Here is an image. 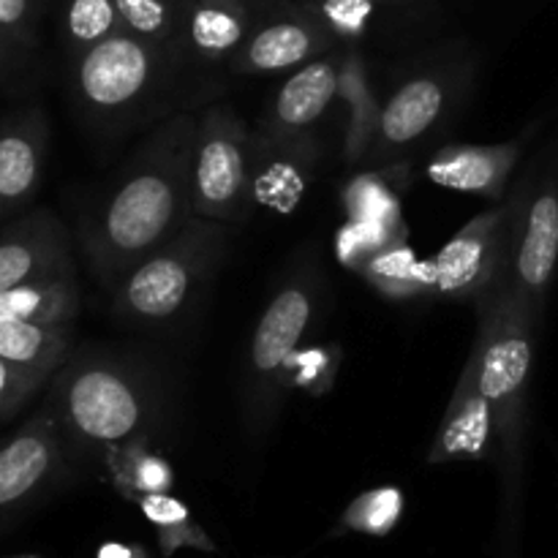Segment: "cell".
Here are the masks:
<instances>
[{"mask_svg": "<svg viewBox=\"0 0 558 558\" xmlns=\"http://www.w3.org/2000/svg\"><path fill=\"white\" fill-rule=\"evenodd\" d=\"M196 123L191 114H174L158 125L114 183L82 213L80 243L87 267L109 292L194 218L191 153Z\"/></svg>", "mask_w": 558, "mask_h": 558, "instance_id": "6da1fadb", "label": "cell"}, {"mask_svg": "<svg viewBox=\"0 0 558 558\" xmlns=\"http://www.w3.org/2000/svg\"><path fill=\"white\" fill-rule=\"evenodd\" d=\"M71 450L107 461L109 452L150 439L161 417V381L142 360L87 347L69 354L49 392Z\"/></svg>", "mask_w": 558, "mask_h": 558, "instance_id": "7a4b0ae2", "label": "cell"}, {"mask_svg": "<svg viewBox=\"0 0 558 558\" xmlns=\"http://www.w3.org/2000/svg\"><path fill=\"white\" fill-rule=\"evenodd\" d=\"M477 311L480 325L474 338L472 365L477 387L496 414L499 430V458L507 488L521 483L523 445L529 423V390H532L534 352L543 316L534 314L518 294L501 287Z\"/></svg>", "mask_w": 558, "mask_h": 558, "instance_id": "3957f363", "label": "cell"}, {"mask_svg": "<svg viewBox=\"0 0 558 558\" xmlns=\"http://www.w3.org/2000/svg\"><path fill=\"white\" fill-rule=\"evenodd\" d=\"M223 254L227 223L194 216L112 289V319L134 330L178 325L202 298Z\"/></svg>", "mask_w": 558, "mask_h": 558, "instance_id": "277c9868", "label": "cell"}, {"mask_svg": "<svg viewBox=\"0 0 558 558\" xmlns=\"http://www.w3.org/2000/svg\"><path fill=\"white\" fill-rule=\"evenodd\" d=\"M325 298V281L316 262H298L292 272L259 316L248 349L245 368V423L254 439H262L272 428L289 392V363L303 347L305 336L316 325Z\"/></svg>", "mask_w": 558, "mask_h": 558, "instance_id": "5b68a950", "label": "cell"}, {"mask_svg": "<svg viewBox=\"0 0 558 558\" xmlns=\"http://www.w3.org/2000/svg\"><path fill=\"white\" fill-rule=\"evenodd\" d=\"M169 60L156 44L118 31L74 58L76 107L98 129H118L147 112L169 80Z\"/></svg>", "mask_w": 558, "mask_h": 558, "instance_id": "8992f818", "label": "cell"}, {"mask_svg": "<svg viewBox=\"0 0 558 558\" xmlns=\"http://www.w3.org/2000/svg\"><path fill=\"white\" fill-rule=\"evenodd\" d=\"M512 202L505 287L545 316L558 276V134L507 191Z\"/></svg>", "mask_w": 558, "mask_h": 558, "instance_id": "52a82bcc", "label": "cell"}, {"mask_svg": "<svg viewBox=\"0 0 558 558\" xmlns=\"http://www.w3.org/2000/svg\"><path fill=\"white\" fill-rule=\"evenodd\" d=\"M194 216L240 223L256 205V136L227 104L207 109L196 123L191 153Z\"/></svg>", "mask_w": 558, "mask_h": 558, "instance_id": "ba28073f", "label": "cell"}, {"mask_svg": "<svg viewBox=\"0 0 558 558\" xmlns=\"http://www.w3.org/2000/svg\"><path fill=\"white\" fill-rule=\"evenodd\" d=\"M512 202L505 196L474 216L434 256V298L445 303L480 305L494 298L507 278Z\"/></svg>", "mask_w": 558, "mask_h": 558, "instance_id": "9c48e42d", "label": "cell"}, {"mask_svg": "<svg viewBox=\"0 0 558 558\" xmlns=\"http://www.w3.org/2000/svg\"><path fill=\"white\" fill-rule=\"evenodd\" d=\"M469 71L430 69L409 76L381 104L379 129L368 161L387 163L407 158L456 114Z\"/></svg>", "mask_w": 558, "mask_h": 558, "instance_id": "30bf717a", "label": "cell"}, {"mask_svg": "<svg viewBox=\"0 0 558 558\" xmlns=\"http://www.w3.org/2000/svg\"><path fill=\"white\" fill-rule=\"evenodd\" d=\"M65 272H74L71 238L54 213H25L0 229V294Z\"/></svg>", "mask_w": 558, "mask_h": 558, "instance_id": "8fae6325", "label": "cell"}, {"mask_svg": "<svg viewBox=\"0 0 558 558\" xmlns=\"http://www.w3.org/2000/svg\"><path fill=\"white\" fill-rule=\"evenodd\" d=\"M537 131L539 120L510 142H496V145H445L425 163V178L434 185H441V189L501 202L507 191H510L512 172L521 163L526 145L534 140Z\"/></svg>", "mask_w": 558, "mask_h": 558, "instance_id": "7c38bea8", "label": "cell"}, {"mask_svg": "<svg viewBox=\"0 0 558 558\" xmlns=\"http://www.w3.org/2000/svg\"><path fill=\"white\" fill-rule=\"evenodd\" d=\"M65 439L58 417L47 407L33 414L5 445H0V510L36 494L65 458Z\"/></svg>", "mask_w": 558, "mask_h": 558, "instance_id": "4fadbf2b", "label": "cell"}, {"mask_svg": "<svg viewBox=\"0 0 558 558\" xmlns=\"http://www.w3.org/2000/svg\"><path fill=\"white\" fill-rule=\"evenodd\" d=\"M496 452H499V430H496L494 407L483 396L472 365L466 363L458 376L456 392L447 403L439 430L430 441L428 463L485 461Z\"/></svg>", "mask_w": 558, "mask_h": 558, "instance_id": "5bb4252c", "label": "cell"}, {"mask_svg": "<svg viewBox=\"0 0 558 558\" xmlns=\"http://www.w3.org/2000/svg\"><path fill=\"white\" fill-rule=\"evenodd\" d=\"M49 129L38 107L0 123V218L11 216L36 196L47 161Z\"/></svg>", "mask_w": 558, "mask_h": 558, "instance_id": "9a60e30c", "label": "cell"}, {"mask_svg": "<svg viewBox=\"0 0 558 558\" xmlns=\"http://www.w3.org/2000/svg\"><path fill=\"white\" fill-rule=\"evenodd\" d=\"M338 85H341V60L332 54H322L300 65L278 87L262 136H270V140L308 136V131L325 118V112L338 98Z\"/></svg>", "mask_w": 558, "mask_h": 558, "instance_id": "2e32d148", "label": "cell"}, {"mask_svg": "<svg viewBox=\"0 0 558 558\" xmlns=\"http://www.w3.org/2000/svg\"><path fill=\"white\" fill-rule=\"evenodd\" d=\"M332 33L314 20H276L245 38L232 58L238 74H278L322 58Z\"/></svg>", "mask_w": 558, "mask_h": 558, "instance_id": "e0dca14e", "label": "cell"}, {"mask_svg": "<svg viewBox=\"0 0 558 558\" xmlns=\"http://www.w3.org/2000/svg\"><path fill=\"white\" fill-rule=\"evenodd\" d=\"M314 156L311 136H256V202L281 213L292 210L305 194Z\"/></svg>", "mask_w": 558, "mask_h": 558, "instance_id": "ac0fdd59", "label": "cell"}, {"mask_svg": "<svg viewBox=\"0 0 558 558\" xmlns=\"http://www.w3.org/2000/svg\"><path fill=\"white\" fill-rule=\"evenodd\" d=\"M248 38L243 0H196L183 14V49L202 63H223Z\"/></svg>", "mask_w": 558, "mask_h": 558, "instance_id": "d6986e66", "label": "cell"}, {"mask_svg": "<svg viewBox=\"0 0 558 558\" xmlns=\"http://www.w3.org/2000/svg\"><path fill=\"white\" fill-rule=\"evenodd\" d=\"M360 278L374 287L381 298L407 303V300L434 298V262L417 259L407 234L387 240L371 251L357 267Z\"/></svg>", "mask_w": 558, "mask_h": 558, "instance_id": "ffe728a7", "label": "cell"}, {"mask_svg": "<svg viewBox=\"0 0 558 558\" xmlns=\"http://www.w3.org/2000/svg\"><path fill=\"white\" fill-rule=\"evenodd\" d=\"M74 325H38V322L0 319V357L49 381L69 360Z\"/></svg>", "mask_w": 558, "mask_h": 558, "instance_id": "44dd1931", "label": "cell"}, {"mask_svg": "<svg viewBox=\"0 0 558 558\" xmlns=\"http://www.w3.org/2000/svg\"><path fill=\"white\" fill-rule=\"evenodd\" d=\"M338 96L343 98L347 107V125H343V158L347 163L368 161L371 147H374L376 129H379L381 104L376 101L371 90L368 71H365L363 58L357 52H349L341 60V85Z\"/></svg>", "mask_w": 558, "mask_h": 558, "instance_id": "7402d4cb", "label": "cell"}, {"mask_svg": "<svg viewBox=\"0 0 558 558\" xmlns=\"http://www.w3.org/2000/svg\"><path fill=\"white\" fill-rule=\"evenodd\" d=\"M80 314L76 272L22 283L0 294V319L38 322V325H74Z\"/></svg>", "mask_w": 558, "mask_h": 558, "instance_id": "603a6c76", "label": "cell"}, {"mask_svg": "<svg viewBox=\"0 0 558 558\" xmlns=\"http://www.w3.org/2000/svg\"><path fill=\"white\" fill-rule=\"evenodd\" d=\"M104 466H107L114 488L131 499L147 494H167L172 488V466L150 450V439H136L109 452Z\"/></svg>", "mask_w": 558, "mask_h": 558, "instance_id": "cb8c5ba5", "label": "cell"}, {"mask_svg": "<svg viewBox=\"0 0 558 558\" xmlns=\"http://www.w3.org/2000/svg\"><path fill=\"white\" fill-rule=\"evenodd\" d=\"M123 31L174 54L183 49V14L174 0H114Z\"/></svg>", "mask_w": 558, "mask_h": 558, "instance_id": "d4e9b609", "label": "cell"}, {"mask_svg": "<svg viewBox=\"0 0 558 558\" xmlns=\"http://www.w3.org/2000/svg\"><path fill=\"white\" fill-rule=\"evenodd\" d=\"M343 210L349 221L379 223V227L403 229L401 202L381 172H360L343 189Z\"/></svg>", "mask_w": 558, "mask_h": 558, "instance_id": "484cf974", "label": "cell"}, {"mask_svg": "<svg viewBox=\"0 0 558 558\" xmlns=\"http://www.w3.org/2000/svg\"><path fill=\"white\" fill-rule=\"evenodd\" d=\"M118 31H123V25L114 0H69L63 33L74 58Z\"/></svg>", "mask_w": 558, "mask_h": 558, "instance_id": "4316f807", "label": "cell"}, {"mask_svg": "<svg viewBox=\"0 0 558 558\" xmlns=\"http://www.w3.org/2000/svg\"><path fill=\"white\" fill-rule=\"evenodd\" d=\"M403 512V494L398 488H374L368 494H360L343 512L341 523L349 532L360 534H390L396 529L398 518Z\"/></svg>", "mask_w": 558, "mask_h": 558, "instance_id": "83f0119b", "label": "cell"}, {"mask_svg": "<svg viewBox=\"0 0 558 558\" xmlns=\"http://www.w3.org/2000/svg\"><path fill=\"white\" fill-rule=\"evenodd\" d=\"M338 363H341V352L338 347H314V349H300L289 363V390H305L322 396L330 390L332 376H336Z\"/></svg>", "mask_w": 558, "mask_h": 558, "instance_id": "f1b7e54d", "label": "cell"}, {"mask_svg": "<svg viewBox=\"0 0 558 558\" xmlns=\"http://www.w3.org/2000/svg\"><path fill=\"white\" fill-rule=\"evenodd\" d=\"M140 505L145 510V515L150 518L158 526L163 539V548H174L178 543H196L202 539V534L196 532V526H191L189 512L180 505L178 499L167 494H147L140 496Z\"/></svg>", "mask_w": 558, "mask_h": 558, "instance_id": "f546056e", "label": "cell"}, {"mask_svg": "<svg viewBox=\"0 0 558 558\" xmlns=\"http://www.w3.org/2000/svg\"><path fill=\"white\" fill-rule=\"evenodd\" d=\"M44 385L47 381L41 376L20 368V365H11L9 360L0 357V420L20 412L31 401V396H36L38 387Z\"/></svg>", "mask_w": 558, "mask_h": 558, "instance_id": "4dcf8cb0", "label": "cell"}, {"mask_svg": "<svg viewBox=\"0 0 558 558\" xmlns=\"http://www.w3.org/2000/svg\"><path fill=\"white\" fill-rule=\"evenodd\" d=\"M322 25L332 36L360 38L368 27L371 3L368 0H322Z\"/></svg>", "mask_w": 558, "mask_h": 558, "instance_id": "1f68e13d", "label": "cell"}, {"mask_svg": "<svg viewBox=\"0 0 558 558\" xmlns=\"http://www.w3.org/2000/svg\"><path fill=\"white\" fill-rule=\"evenodd\" d=\"M31 0H0V31H5L16 41L31 38Z\"/></svg>", "mask_w": 558, "mask_h": 558, "instance_id": "d6a6232c", "label": "cell"}, {"mask_svg": "<svg viewBox=\"0 0 558 558\" xmlns=\"http://www.w3.org/2000/svg\"><path fill=\"white\" fill-rule=\"evenodd\" d=\"M16 38H11L9 33L0 31V76L9 74L11 69L16 65V60H20V49H16Z\"/></svg>", "mask_w": 558, "mask_h": 558, "instance_id": "836d02e7", "label": "cell"}, {"mask_svg": "<svg viewBox=\"0 0 558 558\" xmlns=\"http://www.w3.org/2000/svg\"><path fill=\"white\" fill-rule=\"evenodd\" d=\"M368 3H376V0H368Z\"/></svg>", "mask_w": 558, "mask_h": 558, "instance_id": "e575fe53", "label": "cell"}, {"mask_svg": "<svg viewBox=\"0 0 558 558\" xmlns=\"http://www.w3.org/2000/svg\"><path fill=\"white\" fill-rule=\"evenodd\" d=\"M0 82H3V76H0Z\"/></svg>", "mask_w": 558, "mask_h": 558, "instance_id": "d590c367", "label": "cell"}]
</instances>
